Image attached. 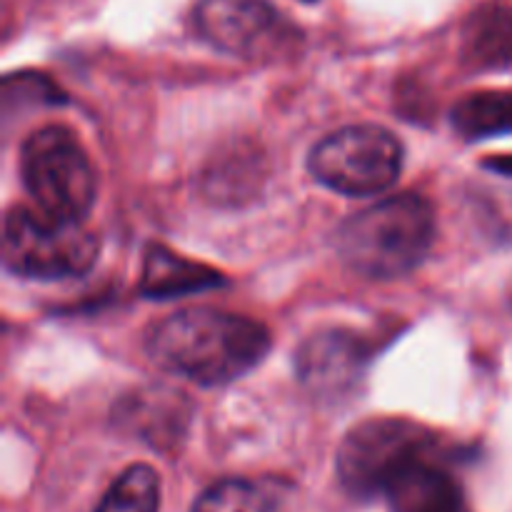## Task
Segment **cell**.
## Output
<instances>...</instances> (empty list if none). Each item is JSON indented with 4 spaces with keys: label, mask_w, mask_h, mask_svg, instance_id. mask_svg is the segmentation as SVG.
I'll list each match as a JSON object with an SVG mask.
<instances>
[{
    "label": "cell",
    "mask_w": 512,
    "mask_h": 512,
    "mask_svg": "<svg viewBox=\"0 0 512 512\" xmlns=\"http://www.w3.org/2000/svg\"><path fill=\"white\" fill-rule=\"evenodd\" d=\"M23 185L40 213L83 223L95 203V170L88 153L63 125L35 130L20 148Z\"/></svg>",
    "instance_id": "3"
},
{
    "label": "cell",
    "mask_w": 512,
    "mask_h": 512,
    "mask_svg": "<svg viewBox=\"0 0 512 512\" xmlns=\"http://www.w3.org/2000/svg\"><path fill=\"white\" fill-rule=\"evenodd\" d=\"M195 28L213 48L245 60L275 58L298 40L270 0H198Z\"/></svg>",
    "instance_id": "7"
},
{
    "label": "cell",
    "mask_w": 512,
    "mask_h": 512,
    "mask_svg": "<svg viewBox=\"0 0 512 512\" xmlns=\"http://www.w3.org/2000/svg\"><path fill=\"white\" fill-rule=\"evenodd\" d=\"M368 363L370 348L358 333L330 328L310 335L300 345L295 370L308 393L320 400L338 403L358 388L360 380L365 378Z\"/></svg>",
    "instance_id": "8"
},
{
    "label": "cell",
    "mask_w": 512,
    "mask_h": 512,
    "mask_svg": "<svg viewBox=\"0 0 512 512\" xmlns=\"http://www.w3.org/2000/svg\"><path fill=\"white\" fill-rule=\"evenodd\" d=\"M270 350L263 323L215 308L170 315L148 335V353L168 373L200 385H225L258 368Z\"/></svg>",
    "instance_id": "1"
},
{
    "label": "cell",
    "mask_w": 512,
    "mask_h": 512,
    "mask_svg": "<svg viewBox=\"0 0 512 512\" xmlns=\"http://www.w3.org/2000/svg\"><path fill=\"white\" fill-rule=\"evenodd\" d=\"M225 285V275L203 263L180 258L163 245H150L143 260L140 293L153 300H170L180 295L203 293Z\"/></svg>",
    "instance_id": "11"
},
{
    "label": "cell",
    "mask_w": 512,
    "mask_h": 512,
    "mask_svg": "<svg viewBox=\"0 0 512 512\" xmlns=\"http://www.w3.org/2000/svg\"><path fill=\"white\" fill-rule=\"evenodd\" d=\"M483 168L490 170V173L512 178V155H490V158L483 160Z\"/></svg>",
    "instance_id": "17"
},
{
    "label": "cell",
    "mask_w": 512,
    "mask_h": 512,
    "mask_svg": "<svg viewBox=\"0 0 512 512\" xmlns=\"http://www.w3.org/2000/svg\"><path fill=\"white\" fill-rule=\"evenodd\" d=\"M303 3H318V0H303Z\"/></svg>",
    "instance_id": "18"
},
{
    "label": "cell",
    "mask_w": 512,
    "mask_h": 512,
    "mask_svg": "<svg viewBox=\"0 0 512 512\" xmlns=\"http://www.w3.org/2000/svg\"><path fill=\"white\" fill-rule=\"evenodd\" d=\"M438 440L423 425L403 418H373L355 425L338 450V478L355 498L385 493L390 480L435 455Z\"/></svg>",
    "instance_id": "5"
},
{
    "label": "cell",
    "mask_w": 512,
    "mask_h": 512,
    "mask_svg": "<svg viewBox=\"0 0 512 512\" xmlns=\"http://www.w3.org/2000/svg\"><path fill=\"white\" fill-rule=\"evenodd\" d=\"M308 168L318 183L335 193L378 195L403 170V145L380 125H348L320 140L308 155Z\"/></svg>",
    "instance_id": "6"
},
{
    "label": "cell",
    "mask_w": 512,
    "mask_h": 512,
    "mask_svg": "<svg viewBox=\"0 0 512 512\" xmlns=\"http://www.w3.org/2000/svg\"><path fill=\"white\" fill-rule=\"evenodd\" d=\"M160 480L150 465L135 463L115 478L93 512H158Z\"/></svg>",
    "instance_id": "16"
},
{
    "label": "cell",
    "mask_w": 512,
    "mask_h": 512,
    "mask_svg": "<svg viewBox=\"0 0 512 512\" xmlns=\"http://www.w3.org/2000/svg\"><path fill=\"white\" fill-rule=\"evenodd\" d=\"M260 163L263 158L258 153H248L245 148L213 160L205 173V195L213 203L240 205L260 190V183H263Z\"/></svg>",
    "instance_id": "14"
},
{
    "label": "cell",
    "mask_w": 512,
    "mask_h": 512,
    "mask_svg": "<svg viewBox=\"0 0 512 512\" xmlns=\"http://www.w3.org/2000/svg\"><path fill=\"white\" fill-rule=\"evenodd\" d=\"M278 490L260 485L255 480L230 478L210 485L198 500L193 512H280Z\"/></svg>",
    "instance_id": "15"
},
{
    "label": "cell",
    "mask_w": 512,
    "mask_h": 512,
    "mask_svg": "<svg viewBox=\"0 0 512 512\" xmlns=\"http://www.w3.org/2000/svg\"><path fill=\"white\" fill-rule=\"evenodd\" d=\"M98 250V240L83 223L50 218L23 205H15L5 215L3 263L18 278H80L95 265Z\"/></svg>",
    "instance_id": "4"
},
{
    "label": "cell",
    "mask_w": 512,
    "mask_h": 512,
    "mask_svg": "<svg viewBox=\"0 0 512 512\" xmlns=\"http://www.w3.org/2000/svg\"><path fill=\"white\" fill-rule=\"evenodd\" d=\"M435 238L433 205L413 193L380 200L335 230V250L353 273L393 280L413 273Z\"/></svg>",
    "instance_id": "2"
},
{
    "label": "cell",
    "mask_w": 512,
    "mask_h": 512,
    "mask_svg": "<svg viewBox=\"0 0 512 512\" xmlns=\"http://www.w3.org/2000/svg\"><path fill=\"white\" fill-rule=\"evenodd\" d=\"M463 55L478 70L512 68V5L493 3L475 10L465 25Z\"/></svg>",
    "instance_id": "12"
},
{
    "label": "cell",
    "mask_w": 512,
    "mask_h": 512,
    "mask_svg": "<svg viewBox=\"0 0 512 512\" xmlns=\"http://www.w3.org/2000/svg\"><path fill=\"white\" fill-rule=\"evenodd\" d=\"M383 495L393 512H473L460 485L435 455L400 470Z\"/></svg>",
    "instance_id": "9"
},
{
    "label": "cell",
    "mask_w": 512,
    "mask_h": 512,
    "mask_svg": "<svg viewBox=\"0 0 512 512\" xmlns=\"http://www.w3.org/2000/svg\"><path fill=\"white\" fill-rule=\"evenodd\" d=\"M455 133L465 140H488L512 133V90H480L450 110Z\"/></svg>",
    "instance_id": "13"
},
{
    "label": "cell",
    "mask_w": 512,
    "mask_h": 512,
    "mask_svg": "<svg viewBox=\"0 0 512 512\" xmlns=\"http://www.w3.org/2000/svg\"><path fill=\"white\" fill-rule=\"evenodd\" d=\"M125 430L138 435L153 448H170L183 438L190 423V405L185 395L168 388L138 390L118 405L115 413Z\"/></svg>",
    "instance_id": "10"
}]
</instances>
